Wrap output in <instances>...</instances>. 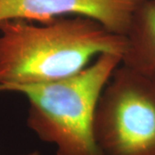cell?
Returning <instances> with one entry per match:
<instances>
[{
  "instance_id": "6da1fadb",
  "label": "cell",
  "mask_w": 155,
  "mask_h": 155,
  "mask_svg": "<svg viewBox=\"0 0 155 155\" xmlns=\"http://www.w3.org/2000/svg\"><path fill=\"white\" fill-rule=\"evenodd\" d=\"M125 48L124 35L85 17L0 22V91L71 77L101 54L122 58Z\"/></svg>"
},
{
  "instance_id": "7a4b0ae2",
  "label": "cell",
  "mask_w": 155,
  "mask_h": 155,
  "mask_svg": "<svg viewBox=\"0 0 155 155\" xmlns=\"http://www.w3.org/2000/svg\"><path fill=\"white\" fill-rule=\"evenodd\" d=\"M122 57L104 54L81 72L58 81L15 86L28 101V127L56 155H103L94 134L96 109Z\"/></svg>"
},
{
  "instance_id": "3957f363",
  "label": "cell",
  "mask_w": 155,
  "mask_h": 155,
  "mask_svg": "<svg viewBox=\"0 0 155 155\" xmlns=\"http://www.w3.org/2000/svg\"><path fill=\"white\" fill-rule=\"evenodd\" d=\"M94 134L103 155H155V83L121 64L100 96Z\"/></svg>"
},
{
  "instance_id": "277c9868",
  "label": "cell",
  "mask_w": 155,
  "mask_h": 155,
  "mask_svg": "<svg viewBox=\"0 0 155 155\" xmlns=\"http://www.w3.org/2000/svg\"><path fill=\"white\" fill-rule=\"evenodd\" d=\"M146 0H0V22L22 19L46 22L59 17H82L110 32L126 35Z\"/></svg>"
},
{
  "instance_id": "5b68a950",
  "label": "cell",
  "mask_w": 155,
  "mask_h": 155,
  "mask_svg": "<svg viewBox=\"0 0 155 155\" xmlns=\"http://www.w3.org/2000/svg\"><path fill=\"white\" fill-rule=\"evenodd\" d=\"M122 64L155 83V0L139 7L125 35Z\"/></svg>"
},
{
  "instance_id": "8992f818",
  "label": "cell",
  "mask_w": 155,
  "mask_h": 155,
  "mask_svg": "<svg viewBox=\"0 0 155 155\" xmlns=\"http://www.w3.org/2000/svg\"><path fill=\"white\" fill-rule=\"evenodd\" d=\"M24 155H41V154H40V153H38V152L35 151V152H31V153H27V154H24Z\"/></svg>"
}]
</instances>
